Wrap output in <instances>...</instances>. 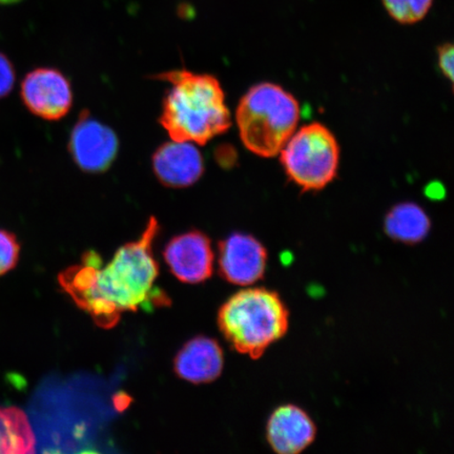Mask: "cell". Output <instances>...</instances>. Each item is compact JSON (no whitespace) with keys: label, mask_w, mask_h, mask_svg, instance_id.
<instances>
[{"label":"cell","mask_w":454,"mask_h":454,"mask_svg":"<svg viewBox=\"0 0 454 454\" xmlns=\"http://www.w3.org/2000/svg\"><path fill=\"white\" fill-rule=\"evenodd\" d=\"M35 445L26 413L16 407H0V454L33 453Z\"/></svg>","instance_id":"14"},{"label":"cell","mask_w":454,"mask_h":454,"mask_svg":"<svg viewBox=\"0 0 454 454\" xmlns=\"http://www.w3.org/2000/svg\"><path fill=\"white\" fill-rule=\"evenodd\" d=\"M158 231V221L152 217L140 239L119 248L106 268L98 253L89 252L82 265L59 275L61 287L98 326H115L124 311L169 303L166 294L155 289L159 269L153 242Z\"/></svg>","instance_id":"1"},{"label":"cell","mask_w":454,"mask_h":454,"mask_svg":"<svg viewBox=\"0 0 454 454\" xmlns=\"http://www.w3.org/2000/svg\"><path fill=\"white\" fill-rule=\"evenodd\" d=\"M266 263L268 252L251 235L235 232L219 244L220 274L231 284L247 286L262 279Z\"/></svg>","instance_id":"8"},{"label":"cell","mask_w":454,"mask_h":454,"mask_svg":"<svg viewBox=\"0 0 454 454\" xmlns=\"http://www.w3.org/2000/svg\"><path fill=\"white\" fill-rule=\"evenodd\" d=\"M300 121L299 102L280 85H254L241 98L236 121L244 146L263 158L279 155Z\"/></svg>","instance_id":"4"},{"label":"cell","mask_w":454,"mask_h":454,"mask_svg":"<svg viewBox=\"0 0 454 454\" xmlns=\"http://www.w3.org/2000/svg\"><path fill=\"white\" fill-rule=\"evenodd\" d=\"M430 219L416 203L397 204L386 215L384 229L394 240L405 244H417L429 234Z\"/></svg>","instance_id":"13"},{"label":"cell","mask_w":454,"mask_h":454,"mask_svg":"<svg viewBox=\"0 0 454 454\" xmlns=\"http://www.w3.org/2000/svg\"><path fill=\"white\" fill-rule=\"evenodd\" d=\"M153 168L163 185L183 189L194 185L202 177L204 160L200 151L191 142L173 140L155 152Z\"/></svg>","instance_id":"10"},{"label":"cell","mask_w":454,"mask_h":454,"mask_svg":"<svg viewBox=\"0 0 454 454\" xmlns=\"http://www.w3.org/2000/svg\"><path fill=\"white\" fill-rule=\"evenodd\" d=\"M164 259L175 277L185 283H201L213 274L211 240L201 231H192L173 238L164 249Z\"/></svg>","instance_id":"9"},{"label":"cell","mask_w":454,"mask_h":454,"mask_svg":"<svg viewBox=\"0 0 454 454\" xmlns=\"http://www.w3.org/2000/svg\"><path fill=\"white\" fill-rule=\"evenodd\" d=\"M15 70L7 56L0 53V99L8 96L14 88Z\"/></svg>","instance_id":"17"},{"label":"cell","mask_w":454,"mask_h":454,"mask_svg":"<svg viewBox=\"0 0 454 454\" xmlns=\"http://www.w3.org/2000/svg\"><path fill=\"white\" fill-rule=\"evenodd\" d=\"M20 247L12 232L0 230V276L13 270L19 262Z\"/></svg>","instance_id":"16"},{"label":"cell","mask_w":454,"mask_h":454,"mask_svg":"<svg viewBox=\"0 0 454 454\" xmlns=\"http://www.w3.org/2000/svg\"><path fill=\"white\" fill-rule=\"evenodd\" d=\"M21 99L34 115L55 121L64 118L73 105L71 83L59 70L39 67L21 83Z\"/></svg>","instance_id":"7"},{"label":"cell","mask_w":454,"mask_h":454,"mask_svg":"<svg viewBox=\"0 0 454 454\" xmlns=\"http://www.w3.org/2000/svg\"><path fill=\"white\" fill-rule=\"evenodd\" d=\"M223 351L215 340L198 337L187 342L176 356L175 371L186 381H215L223 369Z\"/></svg>","instance_id":"12"},{"label":"cell","mask_w":454,"mask_h":454,"mask_svg":"<svg viewBox=\"0 0 454 454\" xmlns=\"http://www.w3.org/2000/svg\"><path fill=\"white\" fill-rule=\"evenodd\" d=\"M20 2V0H0V4H15V3H19Z\"/></svg>","instance_id":"19"},{"label":"cell","mask_w":454,"mask_h":454,"mask_svg":"<svg viewBox=\"0 0 454 454\" xmlns=\"http://www.w3.org/2000/svg\"><path fill=\"white\" fill-rule=\"evenodd\" d=\"M156 78L169 83L160 123L172 140L203 145L230 129L231 113L217 78L187 70L162 73Z\"/></svg>","instance_id":"2"},{"label":"cell","mask_w":454,"mask_h":454,"mask_svg":"<svg viewBox=\"0 0 454 454\" xmlns=\"http://www.w3.org/2000/svg\"><path fill=\"white\" fill-rule=\"evenodd\" d=\"M317 428L309 414L294 405H284L271 414L266 438L276 453L297 454L315 441Z\"/></svg>","instance_id":"11"},{"label":"cell","mask_w":454,"mask_h":454,"mask_svg":"<svg viewBox=\"0 0 454 454\" xmlns=\"http://www.w3.org/2000/svg\"><path fill=\"white\" fill-rule=\"evenodd\" d=\"M118 150L115 132L83 112L69 141V151L78 168L90 174L104 173L115 161Z\"/></svg>","instance_id":"6"},{"label":"cell","mask_w":454,"mask_h":454,"mask_svg":"<svg viewBox=\"0 0 454 454\" xmlns=\"http://www.w3.org/2000/svg\"><path fill=\"white\" fill-rule=\"evenodd\" d=\"M453 45L452 43L442 44L438 50L439 67L442 75L453 82Z\"/></svg>","instance_id":"18"},{"label":"cell","mask_w":454,"mask_h":454,"mask_svg":"<svg viewBox=\"0 0 454 454\" xmlns=\"http://www.w3.org/2000/svg\"><path fill=\"white\" fill-rule=\"evenodd\" d=\"M279 155L287 177L303 192L321 191L337 177L340 146L320 122L294 130Z\"/></svg>","instance_id":"5"},{"label":"cell","mask_w":454,"mask_h":454,"mask_svg":"<svg viewBox=\"0 0 454 454\" xmlns=\"http://www.w3.org/2000/svg\"><path fill=\"white\" fill-rule=\"evenodd\" d=\"M387 13L402 25H413L425 19L434 0H382Z\"/></svg>","instance_id":"15"},{"label":"cell","mask_w":454,"mask_h":454,"mask_svg":"<svg viewBox=\"0 0 454 454\" xmlns=\"http://www.w3.org/2000/svg\"><path fill=\"white\" fill-rule=\"evenodd\" d=\"M289 314L279 294L248 288L227 300L219 310L221 333L238 353L259 359L287 333Z\"/></svg>","instance_id":"3"}]
</instances>
